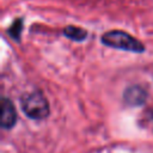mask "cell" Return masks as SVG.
<instances>
[{
	"instance_id": "5b68a950",
	"label": "cell",
	"mask_w": 153,
	"mask_h": 153,
	"mask_svg": "<svg viewBox=\"0 0 153 153\" xmlns=\"http://www.w3.org/2000/svg\"><path fill=\"white\" fill-rule=\"evenodd\" d=\"M65 35L73 41H82L86 37V32L76 26H67L65 29Z\"/></svg>"
},
{
	"instance_id": "277c9868",
	"label": "cell",
	"mask_w": 153,
	"mask_h": 153,
	"mask_svg": "<svg viewBox=\"0 0 153 153\" xmlns=\"http://www.w3.org/2000/svg\"><path fill=\"white\" fill-rule=\"evenodd\" d=\"M146 91L137 86V85H134V86H130L126 90L124 94H123V98L126 100L127 104L131 105V106H136V105H140L145 102L146 99Z\"/></svg>"
},
{
	"instance_id": "3957f363",
	"label": "cell",
	"mask_w": 153,
	"mask_h": 153,
	"mask_svg": "<svg viewBox=\"0 0 153 153\" xmlns=\"http://www.w3.org/2000/svg\"><path fill=\"white\" fill-rule=\"evenodd\" d=\"M17 121V112L13 103L8 98H2L1 100V127L5 129L12 128Z\"/></svg>"
},
{
	"instance_id": "6da1fadb",
	"label": "cell",
	"mask_w": 153,
	"mask_h": 153,
	"mask_svg": "<svg viewBox=\"0 0 153 153\" xmlns=\"http://www.w3.org/2000/svg\"><path fill=\"white\" fill-rule=\"evenodd\" d=\"M23 112L32 120H43L49 115V104L44 94L39 91L26 93L20 100Z\"/></svg>"
},
{
	"instance_id": "8992f818",
	"label": "cell",
	"mask_w": 153,
	"mask_h": 153,
	"mask_svg": "<svg viewBox=\"0 0 153 153\" xmlns=\"http://www.w3.org/2000/svg\"><path fill=\"white\" fill-rule=\"evenodd\" d=\"M20 30H22V22L20 20H17L12 25V27L10 29V35L13 36L16 39H18L19 38V35H20Z\"/></svg>"
},
{
	"instance_id": "7a4b0ae2",
	"label": "cell",
	"mask_w": 153,
	"mask_h": 153,
	"mask_svg": "<svg viewBox=\"0 0 153 153\" xmlns=\"http://www.w3.org/2000/svg\"><path fill=\"white\" fill-rule=\"evenodd\" d=\"M102 42L108 47L133 53H141L145 50V47L140 41L134 38L129 33L120 30H114L104 33L102 36Z\"/></svg>"
}]
</instances>
